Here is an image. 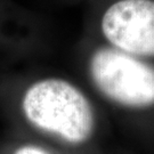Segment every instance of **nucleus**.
<instances>
[{"mask_svg":"<svg viewBox=\"0 0 154 154\" xmlns=\"http://www.w3.org/2000/svg\"><path fill=\"white\" fill-rule=\"evenodd\" d=\"M23 111L32 125L69 143H83L93 134L88 99L65 80L46 79L32 85L24 95Z\"/></svg>","mask_w":154,"mask_h":154,"instance_id":"f257e3e1","label":"nucleus"},{"mask_svg":"<svg viewBox=\"0 0 154 154\" xmlns=\"http://www.w3.org/2000/svg\"><path fill=\"white\" fill-rule=\"evenodd\" d=\"M95 86L107 98L128 107L154 105V67L130 54L100 48L90 60Z\"/></svg>","mask_w":154,"mask_h":154,"instance_id":"f03ea898","label":"nucleus"},{"mask_svg":"<svg viewBox=\"0 0 154 154\" xmlns=\"http://www.w3.org/2000/svg\"><path fill=\"white\" fill-rule=\"evenodd\" d=\"M102 31L119 50L154 56V1H118L105 11Z\"/></svg>","mask_w":154,"mask_h":154,"instance_id":"7ed1b4c3","label":"nucleus"},{"mask_svg":"<svg viewBox=\"0 0 154 154\" xmlns=\"http://www.w3.org/2000/svg\"><path fill=\"white\" fill-rule=\"evenodd\" d=\"M14 154H50L46 149H40L38 146H23L18 149Z\"/></svg>","mask_w":154,"mask_h":154,"instance_id":"20e7f679","label":"nucleus"}]
</instances>
